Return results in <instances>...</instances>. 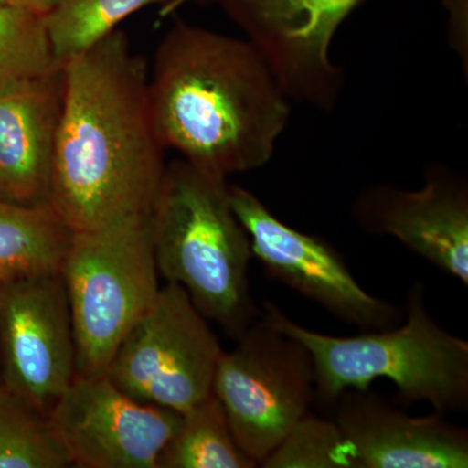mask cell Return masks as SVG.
Returning a JSON list of instances; mask_svg holds the SVG:
<instances>
[{"instance_id":"cell-1","label":"cell","mask_w":468,"mask_h":468,"mask_svg":"<svg viewBox=\"0 0 468 468\" xmlns=\"http://www.w3.org/2000/svg\"><path fill=\"white\" fill-rule=\"evenodd\" d=\"M50 205L73 232L149 215L165 171L149 73L122 30L63 67Z\"/></svg>"},{"instance_id":"cell-2","label":"cell","mask_w":468,"mask_h":468,"mask_svg":"<svg viewBox=\"0 0 468 468\" xmlns=\"http://www.w3.org/2000/svg\"><path fill=\"white\" fill-rule=\"evenodd\" d=\"M151 115L165 149L218 177L266 165L292 101L246 38L177 20L149 77Z\"/></svg>"},{"instance_id":"cell-3","label":"cell","mask_w":468,"mask_h":468,"mask_svg":"<svg viewBox=\"0 0 468 468\" xmlns=\"http://www.w3.org/2000/svg\"><path fill=\"white\" fill-rule=\"evenodd\" d=\"M403 309L401 324L349 337L311 331L272 302H264L261 319L310 351L320 405L329 408L346 390L367 389L388 378L408 405L428 403L443 415L467 412V341L431 315L423 282L410 285Z\"/></svg>"},{"instance_id":"cell-4","label":"cell","mask_w":468,"mask_h":468,"mask_svg":"<svg viewBox=\"0 0 468 468\" xmlns=\"http://www.w3.org/2000/svg\"><path fill=\"white\" fill-rule=\"evenodd\" d=\"M149 224L159 276L183 286L206 319L237 340L261 318L249 282L250 237L234 214L227 178L175 160Z\"/></svg>"},{"instance_id":"cell-5","label":"cell","mask_w":468,"mask_h":468,"mask_svg":"<svg viewBox=\"0 0 468 468\" xmlns=\"http://www.w3.org/2000/svg\"><path fill=\"white\" fill-rule=\"evenodd\" d=\"M60 272L72 316L77 375L104 374L159 292L149 215L73 232Z\"/></svg>"},{"instance_id":"cell-6","label":"cell","mask_w":468,"mask_h":468,"mask_svg":"<svg viewBox=\"0 0 468 468\" xmlns=\"http://www.w3.org/2000/svg\"><path fill=\"white\" fill-rule=\"evenodd\" d=\"M212 394L239 448L260 467L316 401L313 356L260 318L221 354Z\"/></svg>"},{"instance_id":"cell-7","label":"cell","mask_w":468,"mask_h":468,"mask_svg":"<svg viewBox=\"0 0 468 468\" xmlns=\"http://www.w3.org/2000/svg\"><path fill=\"white\" fill-rule=\"evenodd\" d=\"M223 351L183 286L167 282L104 374L137 401L183 414L212 394Z\"/></svg>"},{"instance_id":"cell-8","label":"cell","mask_w":468,"mask_h":468,"mask_svg":"<svg viewBox=\"0 0 468 468\" xmlns=\"http://www.w3.org/2000/svg\"><path fill=\"white\" fill-rule=\"evenodd\" d=\"M229 201L268 276L362 332L402 322L403 306L366 292L331 243L289 227L239 185H229Z\"/></svg>"},{"instance_id":"cell-9","label":"cell","mask_w":468,"mask_h":468,"mask_svg":"<svg viewBox=\"0 0 468 468\" xmlns=\"http://www.w3.org/2000/svg\"><path fill=\"white\" fill-rule=\"evenodd\" d=\"M257 48L292 101L329 112L345 76L332 42L363 0H214Z\"/></svg>"},{"instance_id":"cell-10","label":"cell","mask_w":468,"mask_h":468,"mask_svg":"<svg viewBox=\"0 0 468 468\" xmlns=\"http://www.w3.org/2000/svg\"><path fill=\"white\" fill-rule=\"evenodd\" d=\"M76 375L61 272L0 285V384L48 415Z\"/></svg>"},{"instance_id":"cell-11","label":"cell","mask_w":468,"mask_h":468,"mask_svg":"<svg viewBox=\"0 0 468 468\" xmlns=\"http://www.w3.org/2000/svg\"><path fill=\"white\" fill-rule=\"evenodd\" d=\"M48 418L72 466L158 468L181 414L137 401L97 374L76 375Z\"/></svg>"},{"instance_id":"cell-12","label":"cell","mask_w":468,"mask_h":468,"mask_svg":"<svg viewBox=\"0 0 468 468\" xmlns=\"http://www.w3.org/2000/svg\"><path fill=\"white\" fill-rule=\"evenodd\" d=\"M351 217L362 232L393 237L468 286V183L460 172L431 165L415 190L372 185L356 197Z\"/></svg>"},{"instance_id":"cell-13","label":"cell","mask_w":468,"mask_h":468,"mask_svg":"<svg viewBox=\"0 0 468 468\" xmlns=\"http://www.w3.org/2000/svg\"><path fill=\"white\" fill-rule=\"evenodd\" d=\"M332 408L354 468L468 467V431L446 415L411 417L369 388L346 390Z\"/></svg>"},{"instance_id":"cell-14","label":"cell","mask_w":468,"mask_h":468,"mask_svg":"<svg viewBox=\"0 0 468 468\" xmlns=\"http://www.w3.org/2000/svg\"><path fill=\"white\" fill-rule=\"evenodd\" d=\"M63 68L0 82V199L50 203Z\"/></svg>"},{"instance_id":"cell-15","label":"cell","mask_w":468,"mask_h":468,"mask_svg":"<svg viewBox=\"0 0 468 468\" xmlns=\"http://www.w3.org/2000/svg\"><path fill=\"white\" fill-rule=\"evenodd\" d=\"M72 236L50 203L23 206L0 199V285L60 272Z\"/></svg>"},{"instance_id":"cell-16","label":"cell","mask_w":468,"mask_h":468,"mask_svg":"<svg viewBox=\"0 0 468 468\" xmlns=\"http://www.w3.org/2000/svg\"><path fill=\"white\" fill-rule=\"evenodd\" d=\"M255 467L257 462L234 439L226 410L214 394L181 414L158 461V468Z\"/></svg>"},{"instance_id":"cell-17","label":"cell","mask_w":468,"mask_h":468,"mask_svg":"<svg viewBox=\"0 0 468 468\" xmlns=\"http://www.w3.org/2000/svg\"><path fill=\"white\" fill-rule=\"evenodd\" d=\"M162 5V15L176 11L178 0H58L45 17L52 55L58 67L90 51L135 12Z\"/></svg>"},{"instance_id":"cell-18","label":"cell","mask_w":468,"mask_h":468,"mask_svg":"<svg viewBox=\"0 0 468 468\" xmlns=\"http://www.w3.org/2000/svg\"><path fill=\"white\" fill-rule=\"evenodd\" d=\"M69 466L48 415L0 384V468Z\"/></svg>"},{"instance_id":"cell-19","label":"cell","mask_w":468,"mask_h":468,"mask_svg":"<svg viewBox=\"0 0 468 468\" xmlns=\"http://www.w3.org/2000/svg\"><path fill=\"white\" fill-rule=\"evenodd\" d=\"M263 468H354L349 443L334 419L304 415L261 462Z\"/></svg>"},{"instance_id":"cell-20","label":"cell","mask_w":468,"mask_h":468,"mask_svg":"<svg viewBox=\"0 0 468 468\" xmlns=\"http://www.w3.org/2000/svg\"><path fill=\"white\" fill-rule=\"evenodd\" d=\"M58 67L45 17L0 5V82Z\"/></svg>"},{"instance_id":"cell-21","label":"cell","mask_w":468,"mask_h":468,"mask_svg":"<svg viewBox=\"0 0 468 468\" xmlns=\"http://www.w3.org/2000/svg\"><path fill=\"white\" fill-rule=\"evenodd\" d=\"M452 14V42L457 46V51L463 54V14H467V0H449Z\"/></svg>"},{"instance_id":"cell-22","label":"cell","mask_w":468,"mask_h":468,"mask_svg":"<svg viewBox=\"0 0 468 468\" xmlns=\"http://www.w3.org/2000/svg\"><path fill=\"white\" fill-rule=\"evenodd\" d=\"M58 0H0V5L5 7L23 9L46 17L58 5Z\"/></svg>"},{"instance_id":"cell-23","label":"cell","mask_w":468,"mask_h":468,"mask_svg":"<svg viewBox=\"0 0 468 468\" xmlns=\"http://www.w3.org/2000/svg\"><path fill=\"white\" fill-rule=\"evenodd\" d=\"M186 2H190V0H178L177 8H180L181 5H185V3H186ZM212 2H214V0H212Z\"/></svg>"}]
</instances>
